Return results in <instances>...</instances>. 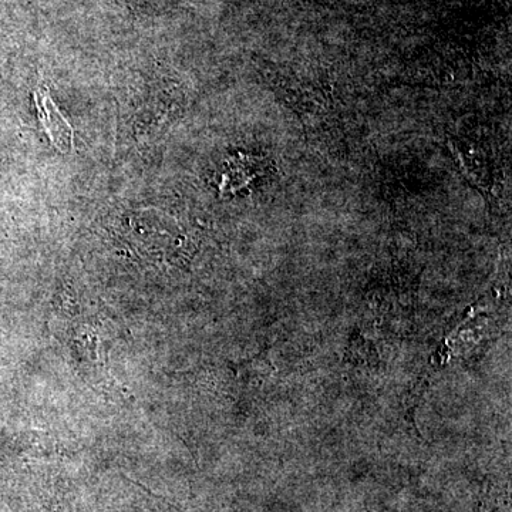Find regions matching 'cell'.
Returning a JSON list of instances; mask_svg holds the SVG:
<instances>
[{
  "mask_svg": "<svg viewBox=\"0 0 512 512\" xmlns=\"http://www.w3.org/2000/svg\"><path fill=\"white\" fill-rule=\"evenodd\" d=\"M36 107L39 111L40 121L49 134L50 141L57 150L62 153H69L73 147V130L69 126L60 111L57 110L52 97L46 89H39L35 92Z\"/></svg>",
  "mask_w": 512,
  "mask_h": 512,
  "instance_id": "1",
  "label": "cell"
}]
</instances>
